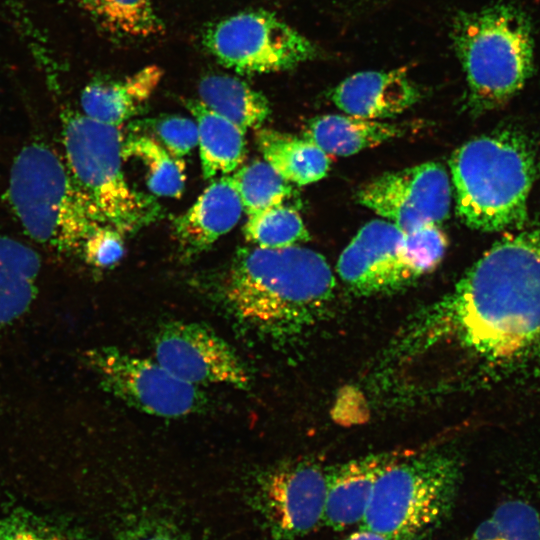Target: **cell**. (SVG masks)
<instances>
[{
	"label": "cell",
	"mask_w": 540,
	"mask_h": 540,
	"mask_svg": "<svg viewBox=\"0 0 540 540\" xmlns=\"http://www.w3.org/2000/svg\"><path fill=\"white\" fill-rule=\"evenodd\" d=\"M451 184L446 169L426 162L385 173L363 185L356 200L404 233L438 225L449 214Z\"/></svg>",
	"instance_id": "8fae6325"
},
{
	"label": "cell",
	"mask_w": 540,
	"mask_h": 540,
	"mask_svg": "<svg viewBox=\"0 0 540 540\" xmlns=\"http://www.w3.org/2000/svg\"><path fill=\"white\" fill-rule=\"evenodd\" d=\"M123 159L135 158L147 168V187L157 195L179 198L185 187L184 164L152 136H133L123 141Z\"/></svg>",
	"instance_id": "cb8c5ba5"
},
{
	"label": "cell",
	"mask_w": 540,
	"mask_h": 540,
	"mask_svg": "<svg viewBox=\"0 0 540 540\" xmlns=\"http://www.w3.org/2000/svg\"><path fill=\"white\" fill-rule=\"evenodd\" d=\"M96 25L118 40L145 39L164 32L152 0H78Z\"/></svg>",
	"instance_id": "603a6c76"
},
{
	"label": "cell",
	"mask_w": 540,
	"mask_h": 540,
	"mask_svg": "<svg viewBox=\"0 0 540 540\" xmlns=\"http://www.w3.org/2000/svg\"><path fill=\"white\" fill-rule=\"evenodd\" d=\"M404 232L389 221L365 224L341 253L337 271L362 296L390 294L409 286L420 274L403 250Z\"/></svg>",
	"instance_id": "4fadbf2b"
},
{
	"label": "cell",
	"mask_w": 540,
	"mask_h": 540,
	"mask_svg": "<svg viewBox=\"0 0 540 540\" xmlns=\"http://www.w3.org/2000/svg\"><path fill=\"white\" fill-rule=\"evenodd\" d=\"M0 540H74L67 532L38 517L18 513L0 514Z\"/></svg>",
	"instance_id": "f1b7e54d"
},
{
	"label": "cell",
	"mask_w": 540,
	"mask_h": 540,
	"mask_svg": "<svg viewBox=\"0 0 540 540\" xmlns=\"http://www.w3.org/2000/svg\"><path fill=\"white\" fill-rule=\"evenodd\" d=\"M327 472L301 460L274 466L257 478L254 502L274 539L293 540L323 524Z\"/></svg>",
	"instance_id": "30bf717a"
},
{
	"label": "cell",
	"mask_w": 540,
	"mask_h": 540,
	"mask_svg": "<svg viewBox=\"0 0 540 540\" xmlns=\"http://www.w3.org/2000/svg\"><path fill=\"white\" fill-rule=\"evenodd\" d=\"M231 178L248 216L284 204L293 195V188L265 160L243 166Z\"/></svg>",
	"instance_id": "d4e9b609"
},
{
	"label": "cell",
	"mask_w": 540,
	"mask_h": 540,
	"mask_svg": "<svg viewBox=\"0 0 540 540\" xmlns=\"http://www.w3.org/2000/svg\"><path fill=\"white\" fill-rule=\"evenodd\" d=\"M163 70L148 65L120 79H97L81 92L80 105L86 116L118 126L130 119L146 104L157 89Z\"/></svg>",
	"instance_id": "e0dca14e"
},
{
	"label": "cell",
	"mask_w": 540,
	"mask_h": 540,
	"mask_svg": "<svg viewBox=\"0 0 540 540\" xmlns=\"http://www.w3.org/2000/svg\"><path fill=\"white\" fill-rule=\"evenodd\" d=\"M428 393L448 392L462 370L540 369V227L496 242L386 349Z\"/></svg>",
	"instance_id": "6da1fadb"
},
{
	"label": "cell",
	"mask_w": 540,
	"mask_h": 540,
	"mask_svg": "<svg viewBox=\"0 0 540 540\" xmlns=\"http://www.w3.org/2000/svg\"><path fill=\"white\" fill-rule=\"evenodd\" d=\"M453 46L465 75L466 106L487 112L520 92L535 70V41L527 13L498 2L458 15Z\"/></svg>",
	"instance_id": "3957f363"
},
{
	"label": "cell",
	"mask_w": 540,
	"mask_h": 540,
	"mask_svg": "<svg viewBox=\"0 0 540 540\" xmlns=\"http://www.w3.org/2000/svg\"><path fill=\"white\" fill-rule=\"evenodd\" d=\"M449 166L457 213L467 226L494 232L525 219L536 167L533 150L519 132L471 139L452 154Z\"/></svg>",
	"instance_id": "277c9868"
},
{
	"label": "cell",
	"mask_w": 540,
	"mask_h": 540,
	"mask_svg": "<svg viewBox=\"0 0 540 540\" xmlns=\"http://www.w3.org/2000/svg\"><path fill=\"white\" fill-rule=\"evenodd\" d=\"M204 48L224 67L245 75L290 70L317 55L315 45L266 10H247L207 25Z\"/></svg>",
	"instance_id": "ba28073f"
},
{
	"label": "cell",
	"mask_w": 540,
	"mask_h": 540,
	"mask_svg": "<svg viewBox=\"0 0 540 540\" xmlns=\"http://www.w3.org/2000/svg\"><path fill=\"white\" fill-rule=\"evenodd\" d=\"M446 247L447 238L437 225H426L404 233L405 256L420 276L438 265Z\"/></svg>",
	"instance_id": "83f0119b"
},
{
	"label": "cell",
	"mask_w": 540,
	"mask_h": 540,
	"mask_svg": "<svg viewBox=\"0 0 540 540\" xmlns=\"http://www.w3.org/2000/svg\"><path fill=\"white\" fill-rule=\"evenodd\" d=\"M257 144L264 160L288 183H314L329 171L327 153L304 137L260 129Z\"/></svg>",
	"instance_id": "44dd1931"
},
{
	"label": "cell",
	"mask_w": 540,
	"mask_h": 540,
	"mask_svg": "<svg viewBox=\"0 0 540 540\" xmlns=\"http://www.w3.org/2000/svg\"><path fill=\"white\" fill-rule=\"evenodd\" d=\"M401 454L369 455L329 470L323 524L341 531L361 522L377 478Z\"/></svg>",
	"instance_id": "9a60e30c"
},
{
	"label": "cell",
	"mask_w": 540,
	"mask_h": 540,
	"mask_svg": "<svg viewBox=\"0 0 540 540\" xmlns=\"http://www.w3.org/2000/svg\"><path fill=\"white\" fill-rule=\"evenodd\" d=\"M334 290L325 258L297 245L238 250L219 285L222 302L241 324L276 340L301 335L319 323Z\"/></svg>",
	"instance_id": "7a4b0ae2"
},
{
	"label": "cell",
	"mask_w": 540,
	"mask_h": 540,
	"mask_svg": "<svg viewBox=\"0 0 540 540\" xmlns=\"http://www.w3.org/2000/svg\"><path fill=\"white\" fill-rule=\"evenodd\" d=\"M155 138L172 156L181 158L198 144V128L195 120L170 115L153 120L150 124Z\"/></svg>",
	"instance_id": "f546056e"
},
{
	"label": "cell",
	"mask_w": 540,
	"mask_h": 540,
	"mask_svg": "<svg viewBox=\"0 0 540 540\" xmlns=\"http://www.w3.org/2000/svg\"><path fill=\"white\" fill-rule=\"evenodd\" d=\"M403 134L399 125L352 115H324L312 119L304 138L327 154L349 156Z\"/></svg>",
	"instance_id": "d6986e66"
},
{
	"label": "cell",
	"mask_w": 540,
	"mask_h": 540,
	"mask_svg": "<svg viewBox=\"0 0 540 540\" xmlns=\"http://www.w3.org/2000/svg\"><path fill=\"white\" fill-rule=\"evenodd\" d=\"M185 105L197 124L204 178L228 175L236 170L245 157V132L198 99H188Z\"/></svg>",
	"instance_id": "ffe728a7"
},
{
	"label": "cell",
	"mask_w": 540,
	"mask_h": 540,
	"mask_svg": "<svg viewBox=\"0 0 540 540\" xmlns=\"http://www.w3.org/2000/svg\"><path fill=\"white\" fill-rule=\"evenodd\" d=\"M345 540H388L384 535L370 529L362 528L350 534Z\"/></svg>",
	"instance_id": "d6a6232c"
},
{
	"label": "cell",
	"mask_w": 540,
	"mask_h": 540,
	"mask_svg": "<svg viewBox=\"0 0 540 540\" xmlns=\"http://www.w3.org/2000/svg\"><path fill=\"white\" fill-rule=\"evenodd\" d=\"M41 259L36 250L0 234V328L19 319L37 294Z\"/></svg>",
	"instance_id": "ac0fdd59"
},
{
	"label": "cell",
	"mask_w": 540,
	"mask_h": 540,
	"mask_svg": "<svg viewBox=\"0 0 540 540\" xmlns=\"http://www.w3.org/2000/svg\"><path fill=\"white\" fill-rule=\"evenodd\" d=\"M61 122L65 162L102 223L123 233L152 222L158 205L125 178L120 127L71 110Z\"/></svg>",
	"instance_id": "52a82bcc"
},
{
	"label": "cell",
	"mask_w": 540,
	"mask_h": 540,
	"mask_svg": "<svg viewBox=\"0 0 540 540\" xmlns=\"http://www.w3.org/2000/svg\"><path fill=\"white\" fill-rule=\"evenodd\" d=\"M460 480L448 450L401 454L377 478L360 527L388 540H423L448 520Z\"/></svg>",
	"instance_id": "8992f818"
},
{
	"label": "cell",
	"mask_w": 540,
	"mask_h": 540,
	"mask_svg": "<svg viewBox=\"0 0 540 540\" xmlns=\"http://www.w3.org/2000/svg\"><path fill=\"white\" fill-rule=\"evenodd\" d=\"M243 206L231 176L212 182L197 201L174 221L178 242L187 255L197 254L229 232Z\"/></svg>",
	"instance_id": "2e32d148"
},
{
	"label": "cell",
	"mask_w": 540,
	"mask_h": 540,
	"mask_svg": "<svg viewBox=\"0 0 540 540\" xmlns=\"http://www.w3.org/2000/svg\"><path fill=\"white\" fill-rule=\"evenodd\" d=\"M463 540H540V516L529 503L509 500Z\"/></svg>",
	"instance_id": "4316f807"
},
{
	"label": "cell",
	"mask_w": 540,
	"mask_h": 540,
	"mask_svg": "<svg viewBox=\"0 0 540 540\" xmlns=\"http://www.w3.org/2000/svg\"><path fill=\"white\" fill-rule=\"evenodd\" d=\"M155 360L195 386L224 384L247 390L251 377L233 348L211 329L192 322L165 324L154 339Z\"/></svg>",
	"instance_id": "7c38bea8"
},
{
	"label": "cell",
	"mask_w": 540,
	"mask_h": 540,
	"mask_svg": "<svg viewBox=\"0 0 540 540\" xmlns=\"http://www.w3.org/2000/svg\"><path fill=\"white\" fill-rule=\"evenodd\" d=\"M117 540H188L173 525L158 518L144 516L128 522Z\"/></svg>",
	"instance_id": "1f68e13d"
},
{
	"label": "cell",
	"mask_w": 540,
	"mask_h": 540,
	"mask_svg": "<svg viewBox=\"0 0 540 540\" xmlns=\"http://www.w3.org/2000/svg\"><path fill=\"white\" fill-rule=\"evenodd\" d=\"M8 200L25 233L60 255H80L100 225L90 200L65 159L43 142L25 145L9 174Z\"/></svg>",
	"instance_id": "5b68a950"
},
{
	"label": "cell",
	"mask_w": 540,
	"mask_h": 540,
	"mask_svg": "<svg viewBox=\"0 0 540 540\" xmlns=\"http://www.w3.org/2000/svg\"><path fill=\"white\" fill-rule=\"evenodd\" d=\"M244 235L256 247L265 249L291 247L309 239L299 213L285 204L249 215Z\"/></svg>",
	"instance_id": "484cf974"
},
{
	"label": "cell",
	"mask_w": 540,
	"mask_h": 540,
	"mask_svg": "<svg viewBox=\"0 0 540 540\" xmlns=\"http://www.w3.org/2000/svg\"><path fill=\"white\" fill-rule=\"evenodd\" d=\"M330 99L348 115L383 119L393 117L413 106L420 91L404 69L362 71L334 87Z\"/></svg>",
	"instance_id": "5bb4252c"
},
{
	"label": "cell",
	"mask_w": 540,
	"mask_h": 540,
	"mask_svg": "<svg viewBox=\"0 0 540 540\" xmlns=\"http://www.w3.org/2000/svg\"><path fill=\"white\" fill-rule=\"evenodd\" d=\"M124 254L122 233L108 225H100L86 239L81 256L96 267L116 264Z\"/></svg>",
	"instance_id": "4dcf8cb0"
},
{
	"label": "cell",
	"mask_w": 540,
	"mask_h": 540,
	"mask_svg": "<svg viewBox=\"0 0 540 540\" xmlns=\"http://www.w3.org/2000/svg\"><path fill=\"white\" fill-rule=\"evenodd\" d=\"M85 360L105 390L145 413L177 418L199 412L206 405L200 387L179 379L156 360L114 347L90 350Z\"/></svg>",
	"instance_id": "9c48e42d"
},
{
	"label": "cell",
	"mask_w": 540,
	"mask_h": 540,
	"mask_svg": "<svg viewBox=\"0 0 540 540\" xmlns=\"http://www.w3.org/2000/svg\"><path fill=\"white\" fill-rule=\"evenodd\" d=\"M199 101L244 132L260 128L271 108L267 98L246 82L230 75L209 74L198 84Z\"/></svg>",
	"instance_id": "7402d4cb"
}]
</instances>
